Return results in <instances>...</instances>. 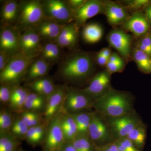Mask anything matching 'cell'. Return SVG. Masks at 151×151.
I'll return each mask as SVG.
<instances>
[{
  "label": "cell",
  "instance_id": "obj_2",
  "mask_svg": "<svg viewBox=\"0 0 151 151\" xmlns=\"http://www.w3.org/2000/svg\"><path fill=\"white\" fill-rule=\"evenodd\" d=\"M94 63L89 53L80 52L68 57L60 68L59 74L63 81L77 83L86 80L92 75Z\"/></svg>",
  "mask_w": 151,
  "mask_h": 151
},
{
  "label": "cell",
  "instance_id": "obj_48",
  "mask_svg": "<svg viewBox=\"0 0 151 151\" xmlns=\"http://www.w3.org/2000/svg\"><path fill=\"white\" fill-rule=\"evenodd\" d=\"M42 151H45V150H43Z\"/></svg>",
  "mask_w": 151,
  "mask_h": 151
},
{
  "label": "cell",
  "instance_id": "obj_20",
  "mask_svg": "<svg viewBox=\"0 0 151 151\" xmlns=\"http://www.w3.org/2000/svg\"><path fill=\"white\" fill-rule=\"evenodd\" d=\"M50 65L40 58L35 59L28 67L23 81L28 84L46 76Z\"/></svg>",
  "mask_w": 151,
  "mask_h": 151
},
{
  "label": "cell",
  "instance_id": "obj_7",
  "mask_svg": "<svg viewBox=\"0 0 151 151\" xmlns=\"http://www.w3.org/2000/svg\"><path fill=\"white\" fill-rule=\"evenodd\" d=\"M94 101L81 89L68 87L61 112L73 114L91 111Z\"/></svg>",
  "mask_w": 151,
  "mask_h": 151
},
{
  "label": "cell",
  "instance_id": "obj_4",
  "mask_svg": "<svg viewBox=\"0 0 151 151\" xmlns=\"http://www.w3.org/2000/svg\"><path fill=\"white\" fill-rule=\"evenodd\" d=\"M45 19L42 1L38 0L19 2V14L17 22L18 28L24 30L34 28Z\"/></svg>",
  "mask_w": 151,
  "mask_h": 151
},
{
  "label": "cell",
  "instance_id": "obj_38",
  "mask_svg": "<svg viewBox=\"0 0 151 151\" xmlns=\"http://www.w3.org/2000/svg\"><path fill=\"white\" fill-rule=\"evenodd\" d=\"M106 70L111 74L115 73H120L124 70L125 68L124 62L119 63H114L108 62L106 66Z\"/></svg>",
  "mask_w": 151,
  "mask_h": 151
},
{
  "label": "cell",
  "instance_id": "obj_44",
  "mask_svg": "<svg viewBox=\"0 0 151 151\" xmlns=\"http://www.w3.org/2000/svg\"><path fill=\"white\" fill-rule=\"evenodd\" d=\"M58 151H77L70 142H65Z\"/></svg>",
  "mask_w": 151,
  "mask_h": 151
},
{
  "label": "cell",
  "instance_id": "obj_42",
  "mask_svg": "<svg viewBox=\"0 0 151 151\" xmlns=\"http://www.w3.org/2000/svg\"><path fill=\"white\" fill-rule=\"evenodd\" d=\"M124 60L119 56V54L116 52H112L111 56L108 58V62L119 63L124 62Z\"/></svg>",
  "mask_w": 151,
  "mask_h": 151
},
{
  "label": "cell",
  "instance_id": "obj_41",
  "mask_svg": "<svg viewBox=\"0 0 151 151\" xmlns=\"http://www.w3.org/2000/svg\"><path fill=\"white\" fill-rule=\"evenodd\" d=\"M11 56L10 55L4 52L0 51V72L6 67L9 61Z\"/></svg>",
  "mask_w": 151,
  "mask_h": 151
},
{
  "label": "cell",
  "instance_id": "obj_47",
  "mask_svg": "<svg viewBox=\"0 0 151 151\" xmlns=\"http://www.w3.org/2000/svg\"><path fill=\"white\" fill-rule=\"evenodd\" d=\"M17 151H24L22 150H20V149H19V150H18Z\"/></svg>",
  "mask_w": 151,
  "mask_h": 151
},
{
  "label": "cell",
  "instance_id": "obj_10",
  "mask_svg": "<svg viewBox=\"0 0 151 151\" xmlns=\"http://www.w3.org/2000/svg\"><path fill=\"white\" fill-rule=\"evenodd\" d=\"M41 40L34 28H27L23 30L20 35V52L30 58H35L39 55L42 46Z\"/></svg>",
  "mask_w": 151,
  "mask_h": 151
},
{
  "label": "cell",
  "instance_id": "obj_24",
  "mask_svg": "<svg viewBox=\"0 0 151 151\" xmlns=\"http://www.w3.org/2000/svg\"><path fill=\"white\" fill-rule=\"evenodd\" d=\"M60 47L55 42H47L42 46L40 58L50 65L57 62L61 56Z\"/></svg>",
  "mask_w": 151,
  "mask_h": 151
},
{
  "label": "cell",
  "instance_id": "obj_39",
  "mask_svg": "<svg viewBox=\"0 0 151 151\" xmlns=\"http://www.w3.org/2000/svg\"><path fill=\"white\" fill-rule=\"evenodd\" d=\"M68 5L74 15V14L82 6L86 0H68Z\"/></svg>",
  "mask_w": 151,
  "mask_h": 151
},
{
  "label": "cell",
  "instance_id": "obj_46",
  "mask_svg": "<svg viewBox=\"0 0 151 151\" xmlns=\"http://www.w3.org/2000/svg\"><path fill=\"white\" fill-rule=\"evenodd\" d=\"M145 12L146 17L151 24V5H149L146 7Z\"/></svg>",
  "mask_w": 151,
  "mask_h": 151
},
{
  "label": "cell",
  "instance_id": "obj_40",
  "mask_svg": "<svg viewBox=\"0 0 151 151\" xmlns=\"http://www.w3.org/2000/svg\"><path fill=\"white\" fill-rule=\"evenodd\" d=\"M96 151H120L116 142L96 147Z\"/></svg>",
  "mask_w": 151,
  "mask_h": 151
},
{
  "label": "cell",
  "instance_id": "obj_12",
  "mask_svg": "<svg viewBox=\"0 0 151 151\" xmlns=\"http://www.w3.org/2000/svg\"><path fill=\"white\" fill-rule=\"evenodd\" d=\"M111 75L106 70L100 71L91 78L87 87L81 90L95 101L112 89Z\"/></svg>",
  "mask_w": 151,
  "mask_h": 151
},
{
  "label": "cell",
  "instance_id": "obj_31",
  "mask_svg": "<svg viewBox=\"0 0 151 151\" xmlns=\"http://www.w3.org/2000/svg\"><path fill=\"white\" fill-rule=\"evenodd\" d=\"M16 114L3 107L0 111V133L10 132Z\"/></svg>",
  "mask_w": 151,
  "mask_h": 151
},
{
  "label": "cell",
  "instance_id": "obj_9",
  "mask_svg": "<svg viewBox=\"0 0 151 151\" xmlns=\"http://www.w3.org/2000/svg\"><path fill=\"white\" fill-rule=\"evenodd\" d=\"M68 89V87L65 85L57 86L53 92L47 97L43 113L45 122L48 123L61 113Z\"/></svg>",
  "mask_w": 151,
  "mask_h": 151
},
{
  "label": "cell",
  "instance_id": "obj_19",
  "mask_svg": "<svg viewBox=\"0 0 151 151\" xmlns=\"http://www.w3.org/2000/svg\"><path fill=\"white\" fill-rule=\"evenodd\" d=\"M79 28L74 22L64 25L55 43L60 48H73L78 43Z\"/></svg>",
  "mask_w": 151,
  "mask_h": 151
},
{
  "label": "cell",
  "instance_id": "obj_18",
  "mask_svg": "<svg viewBox=\"0 0 151 151\" xmlns=\"http://www.w3.org/2000/svg\"><path fill=\"white\" fill-rule=\"evenodd\" d=\"M104 13L108 22L112 25L124 24L129 19V15L122 6L111 1H103Z\"/></svg>",
  "mask_w": 151,
  "mask_h": 151
},
{
  "label": "cell",
  "instance_id": "obj_1",
  "mask_svg": "<svg viewBox=\"0 0 151 151\" xmlns=\"http://www.w3.org/2000/svg\"><path fill=\"white\" fill-rule=\"evenodd\" d=\"M134 97L129 92L113 88L94 101V111L106 118H116L134 111Z\"/></svg>",
  "mask_w": 151,
  "mask_h": 151
},
{
  "label": "cell",
  "instance_id": "obj_23",
  "mask_svg": "<svg viewBox=\"0 0 151 151\" xmlns=\"http://www.w3.org/2000/svg\"><path fill=\"white\" fill-rule=\"evenodd\" d=\"M19 14V2L16 1H6L2 7L1 19L4 25H12L17 20Z\"/></svg>",
  "mask_w": 151,
  "mask_h": 151
},
{
  "label": "cell",
  "instance_id": "obj_34",
  "mask_svg": "<svg viewBox=\"0 0 151 151\" xmlns=\"http://www.w3.org/2000/svg\"><path fill=\"white\" fill-rule=\"evenodd\" d=\"M13 87L6 84H1L0 86V102L4 106H8L10 102Z\"/></svg>",
  "mask_w": 151,
  "mask_h": 151
},
{
  "label": "cell",
  "instance_id": "obj_35",
  "mask_svg": "<svg viewBox=\"0 0 151 151\" xmlns=\"http://www.w3.org/2000/svg\"><path fill=\"white\" fill-rule=\"evenodd\" d=\"M137 48L151 56V32L144 35L137 44Z\"/></svg>",
  "mask_w": 151,
  "mask_h": 151
},
{
  "label": "cell",
  "instance_id": "obj_25",
  "mask_svg": "<svg viewBox=\"0 0 151 151\" xmlns=\"http://www.w3.org/2000/svg\"><path fill=\"white\" fill-rule=\"evenodd\" d=\"M103 31L102 27L97 23L85 25L82 30V38L86 42L94 43L100 41L103 37Z\"/></svg>",
  "mask_w": 151,
  "mask_h": 151
},
{
  "label": "cell",
  "instance_id": "obj_37",
  "mask_svg": "<svg viewBox=\"0 0 151 151\" xmlns=\"http://www.w3.org/2000/svg\"><path fill=\"white\" fill-rule=\"evenodd\" d=\"M151 2L148 0H132L126 2V5L127 8L132 10H136L147 7L149 5Z\"/></svg>",
  "mask_w": 151,
  "mask_h": 151
},
{
  "label": "cell",
  "instance_id": "obj_11",
  "mask_svg": "<svg viewBox=\"0 0 151 151\" xmlns=\"http://www.w3.org/2000/svg\"><path fill=\"white\" fill-rule=\"evenodd\" d=\"M21 30L18 27L3 25L0 33V51L11 56L20 52Z\"/></svg>",
  "mask_w": 151,
  "mask_h": 151
},
{
  "label": "cell",
  "instance_id": "obj_3",
  "mask_svg": "<svg viewBox=\"0 0 151 151\" xmlns=\"http://www.w3.org/2000/svg\"><path fill=\"white\" fill-rule=\"evenodd\" d=\"M35 59L21 52L11 56L6 67L0 72L1 84L12 86L19 85L21 82L24 81L28 67Z\"/></svg>",
  "mask_w": 151,
  "mask_h": 151
},
{
  "label": "cell",
  "instance_id": "obj_21",
  "mask_svg": "<svg viewBox=\"0 0 151 151\" xmlns=\"http://www.w3.org/2000/svg\"><path fill=\"white\" fill-rule=\"evenodd\" d=\"M25 86L32 92L47 98L53 92L57 86L52 78L46 76L28 83Z\"/></svg>",
  "mask_w": 151,
  "mask_h": 151
},
{
  "label": "cell",
  "instance_id": "obj_15",
  "mask_svg": "<svg viewBox=\"0 0 151 151\" xmlns=\"http://www.w3.org/2000/svg\"><path fill=\"white\" fill-rule=\"evenodd\" d=\"M104 12L103 2L99 0H88L73 15V22L78 27L84 26L86 22Z\"/></svg>",
  "mask_w": 151,
  "mask_h": 151
},
{
  "label": "cell",
  "instance_id": "obj_14",
  "mask_svg": "<svg viewBox=\"0 0 151 151\" xmlns=\"http://www.w3.org/2000/svg\"><path fill=\"white\" fill-rule=\"evenodd\" d=\"M110 46L115 49L125 59H129L132 53V36L122 30L113 29L107 37Z\"/></svg>",
  "mask_w": 151,
  "mask_h": 151
},
{
  "label": "cell",
  "instance_id": "obj_26",
  "mask_svg": "<svg viewBox=\"0 0 151 151\" xmlns=\"http://www.w3.org/2000/svg\"><path fill=\"white\" fill-rule=\"evenodd\" d=\"M147 137V125L143 122L132 130L127 137L138 149L142 151L145 145Z\"/></svg>",
  "mask_w": 151,
  "mask_h": 151
},
{
  "label": "cell",
  "instance_id": "obj_29",
  "mask_svg": "<svg viewBox=\"0 0 151 151\" xmlns=\"http://www.w3.org/2000/svg\"><path fill=\"white\" fill-rule=\"evenodd\" d=\"M21 143L10 132L0 133V151H17Z\"/></svg>",
  "mask_w": 151,
  "mask_h": 151
},
{
  "label": "cell",
  "instance_id": "obj_45",
  "mask_svg": "<svg viewBox=\"0 0 151 151\" xmlns=\"http://www.w3.org/2000/svg\"><path fill=\"white\" fill-rule=\"evenodd\" d=\"M99 53L108 59L111 56L112 52L110 48H108V47H105V48L102 49L99 52Z\"/></svg>",
  "mask_w": 151,
  "mask_h": 151
},
{
  "label": "cell",
  "instance_id": "obj_33",
  "mask_svg": "<svg viewBox=\"0 0 151 151\" xmlns=\"http://www.w3.org/2000/svg\"><path fill=\"white\" fill-rule=\"evenodd\" d=\"M70 143L77 151H96V147L88 135H78Z\"/></svg>",
  "mask_w": 151,
  "mask_h": 151
},
{
  "label": "cell",
  "instance_id": "obj_28",
  "mask_svg": "<svg viewBox=\"0 0 151 151\" xmlns=\"http://www.w3.org/2000/svg\"><path fill=\"white\" fill-rule=\"evenodd\" d=\"M93 111L71 114L75 120L78 135H88V130L92 121Z\"/></svg>",
  "mask_w": 151,
  "mask_h": 151
},
{
  "label": "cell",
  "instance_id": "obj_32",
  "mask_svg": "<svg viewBox=\"0 0 151 151\" xmlns=\"http://www.w3.org/2000/svg\"><path fill=\"white\" fill-rule=\"evenodd\" d=\"M29 128L36 127L45 122L43 113L24 111L19 114Z\"/></svg>",
  "mask_w": 151,
  "mask_h": 151
},
{
  "label": "cell",
  "instance_id": "obj_6",
  "mask_svg": "<svg viewBox=\"0 0 151 151\" xmlns=\"http://www.w3.org/2000/svg\"><path fill=\"white\" fill-rule=\"evenodd\" d=\"M105 118L115 141L120 138L127 137L132 130L143 122L135 110L120 117Z\"/></svg>",
  "mask_w": 151,
  "mask_h": 151
},
{
  "label": "cell",
  "instance_id": "obj_30",
  "mask_svg": "<svg viewBox=\"0 0 151 151\" xmlns=\"http://www.w3.org/2000/svg\"><path fill=\"white\" fill-rule=\"evenodd\" d=\"M29 127L21 119L19 114H16L11 127V134L19 141L25 140Z\"/></svg>",
  "mask_w": 151,
  "mask_h": 151
},
{
  "label": "cell",
  "instance_id": "obj_16",
  "mask_svg": "<svg viewBox=\"0 0 151 151\" xmlns=\"http://www.w3.org/2000/svg\"><path fill=\"white\" fill-rule=\"evenodd\" d=\"M123 26L137 37H142L150 31V23L145 14L137 12L124 23Z\"/></svg>",
  "mask_w": 151,
  "mask_h": 151
},
{
  "label": "cell",
  "instance_id": "obj_13",
  "mask_svg": "<svg viewBox=\"0 0 151 151\" xmlns=\"http://www.w3.org/2000/svg\"><path fill=\"white\" fill-rule=\"evenodd\" d=\"M61 113L48 122L43 150L58 151L65 143L60 124Z\"/></svg>",
  "mask_w": 151,
  "mask_h": 151
},
{
  "label": "cell",
  "instance_id": "obj_36",
  "mask_svg": "<svg viewBox=\"0 0 151 151\" xmlns=\"http://www.w3.org/2000/svg\"><path fill=\"white\" fill-rule=\"evenodd\" d=\"M120 151H142L138 149L129 138H120L115 141Z\"/></svg>",
  "mask_w": 151,
  "mask_h": 151
},
{
  "label": "cell",
  "instance_id": "obj_8",
  "mask_svg": "<svg viewBox=\"0 0 151 151\" xmlns=\"http://www.w3.org/2000/svg\"><path fill=\"white\" fill-rule=\"evenodd\" d=\"M42 1L45 19L63 24L73 22V14L66 1L44 0Z\"/></svg>",
  "mask_w": 151,
  "mask_h": 151
},
{
  "label": "cell",
  "instance_id": "obj_5",
  "mask_svg": "<svg viewBox=\"0 0 151 151\" xmlns=\"http://www.w3.org/2000/svg\"><path fill=\"white\" fill-rule=\"evenodd\" d=\"M88 135L96 147L115 142L106 118L94 111Z\"/></svg>",
  "mask_w": 151,
  "mask_h": 151
},
{
  "label": "cell",
  "instance_id": "obj_43",
  "mask_svg": "<svg viewBox=\"0 0 151 151\" xmlns=\"http://www.w3.org/2000/svg\"><path fill=\"white\" fill-rule=\"evenodd\" d=\"M96 60L97 63L100 66H106L108 62V59L100 54L99 52L97 55Z\"/></svg>",
  "mask_w": 151,
  "mask_h": 151
},
{
  "label": "cell",
  "instance_id": "obj_22",
  "mask_svg": "<svg viewBox=\"0 0 151 151\" xmlns=\"http://www.w3.org/2000/svg\"><path fill=\"white\" fill-rule=\"evenodd\" d=\"M60 124L65 142H71L78 134L77 125L71 114L61 112Z\"/></svg>",
  "mask_w": 151,
  "mask_h": 151
},
{
  "label": "cell",
  "instance_id": "obj_17",
  "mask_svg": "<svg viewBox=\"0 0 151 151\" xmlns=\"http://www.w3.org/2000/svg\"><path fill=\"white\" fill-rule=\"evenodd\" d=\"M64 25L51 20L44 19L34 28L41 39L48 42H55Z\"/></svg>",
  "mask_w": 151,
  "mask_h": 151
},
{
  "label": "cell",
  "instance_id": "obj_27",
  "mask_svg": "<svg viewBox=\"0 0 151 151\" xmlns=\"http://www.w3.org/2000/svg\"><path fill=\"white\" fill-rule=\"evenodd\" d=\"M132 58L141 72L151 74V56L137 47L132 52Z\"/></svg>",
  "mask_w": 151,
  "mask_h": 151
}]
</instances>
